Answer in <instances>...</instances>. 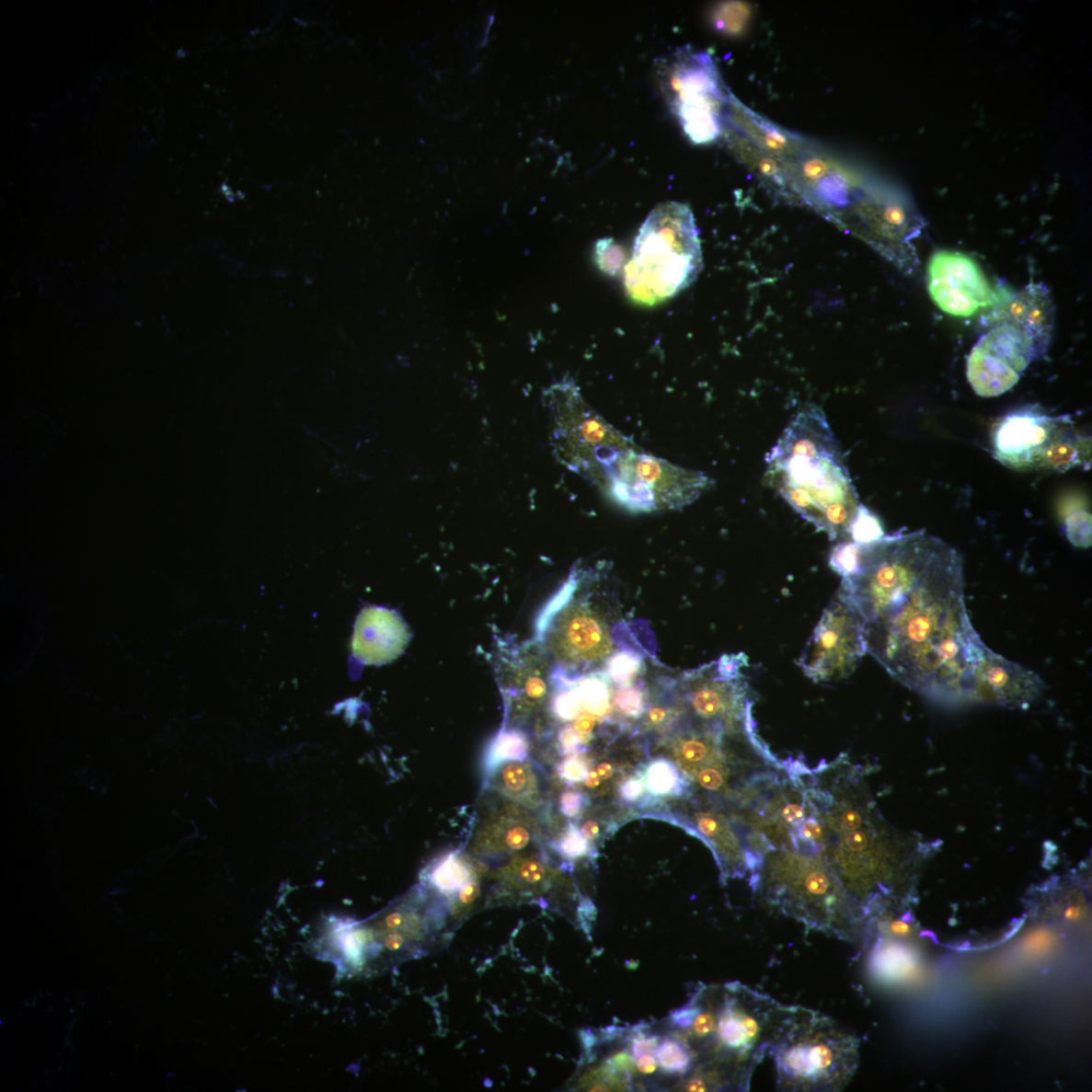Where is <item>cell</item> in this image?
Instances as JSON below:
<instances>
[{
  "instance_id": "obj_1",
  "label": "cell",
  "mask_w": 1092,
  "mask_h": 1092,
  "mask_svg": "<svg viewBox=\"0 0 1092 1092\" xmlns=\"http://www.w3.org/2000/svg\"><path fill=\"white\" fill-rule=\"evenodd\" d=\"M963 559L923 532L861 545L859 567L839 593L862 619L867 654L896 681L950 706L977 703L988 647L965 603Z\"/></svg>"
},
{
  "instance_id": "obj_2",
  "label": "cell",
  "mask_w": 1092,
  "mask_h": 1092,
  "mask_svg": "<svg viewBox=\"0 0 1092 1092\" xmlns=\"http://www.w3.org/2000/svg\"><path fill=\"white\" fill-rule=\"evenodd\" d=\"M823 826L822 856L865 917L902 905L925 844L888 823L845 754L805 772Z\"/></svg>"
},
{
  "instance_id": "obj_3",
  "label": "cell",
  "mask_w": 1092,
  "mask_h": 1092,
  "mask_svg": "<svg viewBox=\"0 0 1092 1092\" xmlns=\"http://www.w3.org/2000/svg\"><path fill=\"white\" fill-rule=\"evenodd\" d=\"M546 405L558 461L629 512L679 510L713 487L707 475L652 455L619 432L573 381L551 386Z\"/></svg>"
},
{
  "instance_id": "obj_4",
  "label": "cell",
  "mask_w": 1092,
  "mask_h": 1092,
  "mask_svg": "<svg viewBox=\"0 0 1092 1092\" xmlns=\"http://www.w3.org/2000/svg\"><path fill=\"white\" fill-rule=\"evenodd\" d=\"M764 481L832 540L848 538L861 505L838 439L822 408H803L772 448Z\"/></svg>"
},
{
  "instance_id": "obj_5",
  "label": "cell",
  "mask_w": 1092,
  "mask_h": 1092,
  "mask_svg": "<svg viewBox=\"0 0 1092 1092\" xmlns=\"http://www.w3.org/2000/svg\"><path fill=\"white\" fill-rule=\"evenodd\" d=\"M1055 308L1042 283H1029L996 305L983 319V335L967 360V379L976 395L1002 396L1052 341Z\"/></svg>"
},
{
  "instance_id": "obj_6",
  "label": "cell",
  "mask_w": 1092,
  "mask_h": 1092,
  "mask_svg": "<svg viewBox=\"0 0 1092 1092\" xmlns=\"http://www.w3.org/2000/svg\"><path fill=\"white\" fill-rule=\"evenodd\" d=\"M753 891L810 930L856 941L865 916L822 854L777 848L764 853Z\"/></svg>"
},
{
  "instance_id": "obj_7",
  "label": "cell",
  "mask_w": 1092,
  "mask_h": 1092,
  "mask_svg": "<svg viewBox=\"0 0 1092 1092\" xmlns=\"http://www.w3.org/2000/svg\"><path fill=\"white\" fill-rule=\"evenodd\" d=\"M859 1039L818 1010L789 1006L769 1050L777 1088L841 1091L859 1066Z\"/></svg>"
},
{
  "instance_id": "obj_8",
  "label": "cell",
  "mask_w": 1092,
  "mask_h": 1092,
  "mask_svg": "<svg viewBox=\"0 0 1092 1092\" xmlns=\"http://www.w3.org/2000/svg\"><path fill=\"white\" fill-rule=\"evenodd\" d=\"M703 269L699 230L689 206L661 203L638 231L625 268L628 298L656 305L675 297L695 282Z\"/></svg>"
},
{
  "instance_id": "obj_9",
  "label": "cell",
  "mask_w": 1092,
  "mask_h": 1092,
  "mask_svg": "<svg viewBox=\"0 0 1092 1092\" xmlns=\"http://www.w3.org/2000/svg\"><path fill=\"white\" fill-rule=\"evenodd\" d=\"M1091 437L1069 415L1053 416L1039 406L1006 414L994 427L993 451L1000 464L1017 472H1066L1091 462Z\"/></svg>"
},
{
  "instance_id": "obj_10",
  "label": "cell",
  "mask_w": 1092,
  "mask_h": 1092,
  "mask_svg": "<svg viewBox=\"0 0 1092 1092\" xmlns=\"http://www.w3.org/2000/svg\"><path fill=\"white\" fill-rule=\"evenodd\" d=\"M660 81L667 103L694 144L716 141L724 129L730 94L713 58L689 46L662 61Z\"/></svg>"
},
{
  "instance_id": "obj_11",
  "label": "cell",
  "mask_w": 1092,
  "mask_h": 1092,
  "mask_svg": "<svg viewBox=\"0 0 1092 1092\" xmlns=\"http://www.w3.org/2000/svg\"><path fill=\"white\" fill-rule=\"evenodd\" d=\"M867 654L861 617L838 592L806 644L799 667L815 683L849 678Z\"/></svg>"
},
{
  "instance_id": "obj_12",
  "label": "cell",
  "mask_w": 1092,
  "mask_h": 1092,
  "mask_svg": "<svg viewBox=\"0 0 1092 1092\" xmlns=\"http://www.w3.org/2000/svg\"><path fill=\"white\" fill-rule=\"evenodd\" d=\"M927 287L937 307L957 317H971L996 302L982 269L960 252L944 250L933 255L927 268Z\"/></svg>"
},
{
  "instance_id": "obj_13",
  "label": "cell",
  "mask_w": 1092,
  "mask_h": 1092,
  "mask_svg": "<svg viewBox=\"0 0 1092 1092\" xmlns=\"http://www.w3.org/2000/svg\"><path fill=\"white\" fill-rule=\"evenodd\" d=\"M571 599L556 614L538 622V632L549 654L565 669L600 660L609 651L603 622L586 606L571 603Z\"/></svg>"
},
{
  "instance_id": "obj_14",
  "label": "cell",
  "mask_w": 1092,
  "mask_h": 1092,
  "mask_svg": "<svg viewBox=\"0 0 1092 1092\" xmlns=\"http://www.w3.org/2000/svg\"><path fill=\"white\" fill-rule=\"evenodd\" d=\"M1043 680L1033 671L988 649L977 671V703L1024 708L1040 696Z\"/></svg>"
},
{
  "instance_id": "obj_15",
  "label": "cell",
  "mask_w": 1092,
  "mask_h": 1092,
  "mask_svg": "<svg viewBox=\"0 0 1092 1092\" xmlns=\"http://www.w3.org/2000/svg\"><path fill=\"white\" fill-rule=\"evenodd\" d=\"M712 850L723 880L750 875V885L757 879L758 866L748 848L746 833L736 818L718 810H699L690 824Z\"/></svg>"
},
{
  "instance_id": "obj_16",
  "label": "cell",
  "mask_w": 1092,
  "mask_h": 1092,
  "mask_svg": "<svg viewBox=\"0 0 1092 1092\" xmlns=\"http://www.w3.org/2000/svg\"><path fill=\"white\" fill-rule=\"evenodd\" d=\"M410 638L409 628L395 611L367 607L355 621L352 651L367 665H384L403 654Z\"/></svg>"
},
{
  "instance_id": "obj_17",
  "label": "cell",
  "mask_w": 1092,
  "mask_h": 1092,
  "mask_svg": "<svg viewBox=\"0 0 1092 1092\" xmlns=\"http://www.w3.org/2000/svg\"><path fill=\"white\" fill-rule=\"evenodd\" d=\"M497 671L509 716H525L546 697V661L537 652L525 649L501 656Z\"/></svg>"
},
{
  "instance_id": "obj_18",
  "label": "cell",
  "mask_w": 1092,
  "mask_h": 1092,
  "mask_svg": "<svg viewBox=\"0 0 1092 1092\" xmlns=\"http://www.w3.org/2000/svg\"><path fill=\"white\" fill-rule=\"evenodd\" d=\"M535 822L522 805L512 801L498 804L478 825L474 853L489 858L515 855L535 842Z\"/></svg>"
},
{
  "instance_id": "obj_19",
  "label": "cell",
  "mask_w": 1092,
  "mask_h": 1092,
  "mask_svg": "<svg viewBox=\"0 0 1092 1092\" xmlns=\"http://www.w3.org/2000/svg\"><path fill=\"white\" fill-rule=\"evenodd\" d=\"M485 777L487 787L506 800L529 809L536 808L542 801V780L532 762H506Z\"/></svg>"
},
{
  "instance_id": "obj_20",
  "label": "cell",
  "mask_w": 1092,
  "mask_h": 1092,
  "mask_svg": "<svg viewBox=\"0 0 1092 1092\" xmlns=\"http://www.w3.org/2000/svg\"><path fill=\"white\" fill-rule=\"evenodd\" d=\"M555 877L546 865L532 856L518 855L497 874L499 886L507 893L533 895L544 892Z\"/></svg>"
},
{
  "instance_id": "obj_21",
  "label": "cell",
  "mask_w": 1092,
  "mask_h": 1092,
  "mask_svg": "<svg viewBox=\"0 0 1092 1092\" xmlns=\"http://www.w3.org/2000/svg\"><path fill=\"white\" fill-rule=\"evenodd\" d=\"M871 966L878 977L892 983L911 982L918 974L913 954L893 941L886 940L875 948Z\"/></svg>"
},
{
  "instance_id": "obj_22",
  "label": "cell",
  "mask_w": 1092,
  "mask_h": 1092,
  "mask_svg": "<svg viewBox=\"0 0 1092 1092\" xmlns=\"http://www.w3.org/2000/svg\"><path fill=\"white\" fill-rule=\"evenodd\" d=\"M475 872L468 860L459 852L449 853L437 860L428 870V884L443 894H456L473 879Z\"/></svg>"
},
{
  "instance_id": "obj_23",
  "label": "cell",
  "mask_w": 1092,
  "mask_h": 1092,
  "mask_svg": "<svg viewBox=\"0 0 1092 1092\" xmlns=\"http://www.w3.org/2000/svg\"><path fill=\"white\" fill-rule=\"evenodd\" d=\"M644 780L647 791L656 798H679L690 788L688 780L678 765L666 758L649 762Z\"/></svg>"
},
{
  "instance_id": "obj_24",
  "label": "cell",
  "mask_w": 1092,
  "mask_h": 1092,
  "mask_svg": "<svg viewBox=\"0 0 1092 1092\" xmlns=\"http://www.w3.org/2000/svg\"><path fill=\"white\" fill-rule=\"evenodd\" d=\"M528 752L529 742L523 732L507 730L500 733L486 753L485 775L503 763L527 760Z\"/></svg>"
},
{
  "instance_id": "obj_25",
  "label": "cell",
  "mask_w": 1092,
  "mask_h": 1092,
  "mask_svg": "<svg viewBox=\"0 0 1092 1092\" xmlns=\"http://www.w3.org/2000/svg\"><path fill=\"white\" fill-rule=\"evenodd\" d=\"M658 1063L667 1075H686L694 1065V1055L690 1048L676 1039H665L659 1044L657 1050Z\"/></svg>"
},
{
  "instance_id": "obj_26",
  "label": "cell",
  "mask_w": 1092,
  "mask_h": 1092,
  "mask_svg": "<svg viewBox=\"0 0 1092 1092\" xmlns=\"http://www.w3.org/2000/svg\"><path fill=\"white\" fill-rule=\"evenodd\" d=\"M581 707L592 716L604 714L610 703L608 682L604 677L591 676L580 684L577 688Z\"/></svg>"
},
{
  "instance_id": "obj_27",
  "label": "cell",
  "mask_w": 1092,
  "mask_h": 1092,
  "mask_svg": "<svg viewBox=\"0 0 1092 1092\" xmlns=\"http://www.w3.org/2000/svg\"><path fill=\"white\" fill-rule=\"evenodd\" d=\"M885 536L880 520L868 508L860 505L848 530V538L858 545H869Z\"/></svg>"
},
{
  "instance_id": "obj_28",
  "label": "cell",
  "mask_w": 1092,
  "mask_h": 1092,
  "mask_svg": "<svg viewBox=\"0 0 1092 1092\" xmlns=\"http://www.w3.org/2000/svg\"><path fill=\"white\" fill-rule=\"evenodd\" d=\"M751 16L750 7L741 3H727L719 6L713 20L723 33L737 35L746 28Z\"/></svg>"
},
{
  "instance_id": "obj_29",
  "label": "cell",
  "mask_w": 1092,
  "mask_h": 1092,
  "mask_svg": "<svg viewBox=\"0 0 1092 1092\" xmlns=\"http://www.w3.org/2000/svg\"><path fill=\"white\" fill-rule=\"evenodd\" d=\"M861 545L842 539L830 555V567L843 578L853 576L859 567Z\"/></svg>"
},
{
  "instance_id": "obj_30",
  "label": "cell",
  "mask_w": 1092,
  "mask_h": 1092,
  "mask_svg": "<svg viewBox=\"0 0 1092 1092\" xmlns=\"http://www.w3.org/2000/svg\"><path fill=\"white\" fill-rule=\"evenodd\" d=\"M555 850L565 860L574 861L591 856V845L580 830L569 823V828L561 834L554 845Z\"/></svg>"
},
{
  "instance_id": "obj_31",
  "label": "cell",
  "mask_w": 1092,
  "mask_h": 1092,
  "mask_svg": "<svg viewBox=\"0 0 1092 1092\" xmlns=\"http://www.w3.org/2000/svg\"><path fill=\"white\" fill-rule=\"evenodd\" d=\"M640 663L639 657L634 652H618L607 663L608 678L618 685H627L639 672Z\"/></svg>"
},
{
  "instance_id": "obj_32",
  "label": "cell",
  "mask_w": 1092,
  "mask_h": 1092,
  "mask_svg": "<svg viewBox=\"0 0 1092 1092\" xmlns=\"http://www.w3.org/2000/svg\"><path fill=\"white\" fill-rule=\"evenodd\" d=\"M615 702L618 710L630 718H638L647 712L646 694L639 685L620 688L615 694Z\"/></svg>"
},
{
  "instance_id": "obj_33",
  "label": "cell",
  "mask_w": 1092,
  "mask_h": 1092,
  "mask_svg": "<svg viewBox=\"0 0 1092 1092\" xmlns=\"http://www.w3.org/2000/svg\"><path fill=\"white\" fill-rule=\"evenodd\" d=\"M595 254L600 269L606 273L615 274L624 265L625 254L614 240H600Z\"/></svg>"
},
{
  "instance_id": "obj_34",
  "label": "cell",
  "mask_w": 1092,
  "mask_h": 1092,
  "mask_svg": "<svg viewBox=\"0 0 1092 1092\" xmlns=\"http://www.w3.org/2000/svg\"><path fill=\"white\" fill-rule=\"evenodd\" d=\"M1057 942V936L1053 931L1040 927L1025 937L1023 950L1029 956L1039 957L1053 950Z\"/></svg>"
},
{
  "instance_id": "obj_35",
  "label": "cell",
  "mask_w": 1092,
  "mask_h": 1092,
  "mask_svg": "<svg viewBox=\"0 0 1092 1092\" xmlns=\"http://www.w3.org/2000/svg\"><path fill=\"white\" fill-rule=\"evenodd\" d=\"M589 772V764L579 753L570 754L557 767L560 780H563L568 786L584 782Z\"/></svg>"
},
{
  "instance_id": "obj_36",
  "label": "cell",
  "mask_w": 1092,
  "mask_h": 1092,
  "mask_svg": "<svg viewBox=\"0 0 1092 1092\" xmlns=\"http://www.w3.org/2000/svg\"><path fill=\"white\" fill-rule=\"evenodd\" d=\"M580 708L577 688H569L560 692L554 701V711L561 720L577 719L580 717Z\"/></svg>"
},
{
  "instance_id": "obj_37",
  "label": "cell",
  "mask_w": 1092,
  "mask_h": 1092,
  "mask_svg": "<svg viewBox=\"0 0 1092 1092\" xmlns=\"http://www.w3.org/2000/svg\"><path fill=\"white\" fill-rule=\"evenodd\" d=\"M589 802V798L583 791L567 790L559 796L558 810L566 818L573 820L583 812Z\"/></svg>"
},
{
  "instance_id": "obj_38",
  "label": "cell",
  "mask_w": 1092,
  "mask_h": 1092,
  "mask_svg": "<svg viewBox=\"0 0 1092 1092\" xmlns=\"http://www.w3.org/2000/svg\"><path fill=\"white\" fill-rule=\"evenodd\" d=\"M689 1029L694 1038L698 1040L710 1038L714 1033V1029H716V1012L712 1008L703 1006L700 1004L699 1013L694 1018Z\"/></svg>"
},
{
  "instance_id": "obj_39",
  "label": "cell",
  "mask_w": 1092,
  "mask_h": 1092,
  "mask_svg": "<svg viewBox=\"0 0 1092 1092\" xmlns=\"http://www.w3.org/2000/svg\"><path fill=\"white\" fill-rule=\"evenodd\" d=\"M558 751L564 756H570V754H577L584 752V742L580 739L574 728L566 727L561 729L557 736Z\"/></svg>"
},
{
  "instance_id": "obj_40",
  "label": "cell",
  "mask_w": 1092,
  "mask_h": 1092,
  "mask_svg": "<svg viewBox=\"0 0 1092 1092\" xmlns=\"http://www.w3.org/2000/svg\"><path fill=\"white\" fill-rule=\"evenodd\" d=\"M479 894H481V885H479L478 880L475 877L456 893L453 904L454 911L459 913L467 910L468 907H471L477 902Z\"/></svg>"
},
{
  "instance_id": "obj_41",
  "label": "cell",
  "mask_w": 1092,
  "mask_h": 1092,
  "mask_svg": "<svg viewBox=\"0 0 1092 1092\" xmlns=\"http://www.w3.org/2000/svg\"><path fill=\"white\" fill-rule=\"evenodd\" d=\"M647 791L645 780L640 776H634L624 781L619 788V795L626 803H638Z\"/></svg>"
},
{
  "instance_id": "obj_42",
  "label": "cell",
  "mask_w": 1092,
  "mask_h": 1092,
  "mask_svg": "<svg viewBox=\"0 0 1092 1092\" xmlns=\"http://www.w3.org/2000/svg\"><path fill=\"white\" fill-rule=\"evenodd\" d=\"M699 1010L700 1004L696 996V998H694L689 1005L675 1010V1012H673L671 1016V1022L677 1028L683 1029H689L694 1018H695L698 1015Z\"/></svg>"
},
{
  "instance_id": "obj_43",
  "label": "cell",
  "mask_w": 1092,
  "mask_h": 1092,
  "mask_svg": "<svg viewBox=\"0 0 1092 1092\" xmlns=\"http://www.w3.org/2000/svg\"><path fill=\"white\" fill-rule=\"evenodd\" d=\"M659 1044L658 1035H638L631 1040V1055L638 1059L645 1054H655Z\"/></svg>"
},
{
  "instance_id": "obj_44",
  "label": "cell",
  "mask_w": 1092,
  "mask_h": 1092,
  "mask_svg": "<svg viewBox=\"0 0 1092 1092\" xmlns=\"http://www.w3.org/2000/svg\"><path fill=\"white\" fill-rule=\"evenodd\" d=\"M1086 914V906L1084 903H1081L1080 902H1076V901H1074V902L1071 901L1064 907L1063 918H1064V921H1066V922L1077 923V922H1080L1081 920H1083Z\"/></svg>"
},
{
  "instance_id": "obj_45",
  "label": "cell",
  "mask_w": 1092,
  "mask_h": 1092,
  "mask_svg": "<svg viewBox=\"0 0 1092 1092\" xmlns=\"http://www.w3.org/2000/svg\"><path fill=\"white\" fill-rule=\"evenodd\" d=\"M581 834L588 842H594L599 839L601 834V825L595 820H587L580 825L579 828Z\"/></svg>"
},
{
  "instance_id": "obj_46",
  "label": "cell",
  "mask_w": 1092,
  "mask_h": 1092,
  "mask_svg": "<svg viewBox=\"0 0 1092 1092\" xmlns=\"http://www.w3.org/2000/svg\"><path fill=\"white\" fill-rule=\"evenodd\" d=\"M636 1060L637 1068L641 1075H649L657 1070L658 1061L654 1057V1054H645Z\"/></svg>"
},
{
  "instance_id": "obj_47",
  "label": "cell",
  "mask_w": 1092,
  "mask_h": 1092,
  "mask_svg": "<svg viewBox=\"0 0 1092 1092\" xmlns=\"http://www.w3.org/2000/svg\"><path fill=\"white\" fill-rule=\"evenodd\" d=\"M668 717V709L662 707H651L647 711V722L652 727L661 726V724L667 720Z\"/></svg>"
},
{
  "instance_id": "obj_48",
  "label": "cell",
  "mask_w": 1092,
  "mask_h": 1092,
  "mask_svg": "<svg viewBox=\"0 0 1092 1092\" xmlns=\"http://www.w3.org/2000/svg\"><path fill=\"white\" fill-rule=\"evenodd\" d=\"M595 719L591 717H579L574 724V730L577 731L581 740L583 737L590 736L592 730L595 728Z\"/></svg>"
},
{
  "instance_id": "obj_49",
  "label": "cell",
  "mask_w": 1092,
  "mask_h": 1092,
  "mask_svg": "<svg viewBox=\"0 0 1092 1092\" xmlns=\"http://www.w3.org/2000/svg\"><path fill=\"white\" fill-rule=\"evenodd\" d=\"M601 781L609 780L615 773V765L609 762H602L596 770Z\"/></svg>"
},
{
  "instance_id": "obj_50",
  "label": "cell",
  "mask_w": 1092,
  "mask_h": 1092,
  "mask_svg": "<svg viewBox=\"0 0 1092 1092\" xmlns=\"http://www.w3.org/2000/svg\"><path fill=\"white\" fill-rule=\"evenodd\" d=\"M601 782L602 781L600 780L596 770H590L587 778L584 781V785L589 789H595L598 787V786H600Z\"/></svg>"
}]
</instances>
